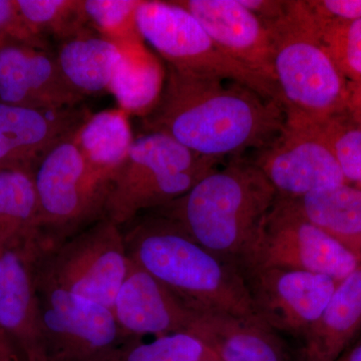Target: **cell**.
<instances>
[{
  "label": "cell",
  "mask_w": 361,
  "mask_h": 361,
  "mask_svg": "<svg viewBox=\"0 0 361 361\" xmlns=\"http://www.w3.org/2000/svg\"><path fill=\"white\" fill-rule=\"evenodd\" d=\"M284 125L277 102L237 82L180 73L171 66L158 104L142 118L146 132L170 135L190 151L220 161L264 149Z\"/></svg>",
  "instance_id": "obj_1"
},
{
  "label": "cell",
  "mask_w": 361,
  "mask_h": 361,
  "mask_svg": "<svg viewBox=\"0 0 361 361\" xmlns=\"http://www.w3.org/2000/svg\"><path fill=\"white\" fill-rule=\"evenodd\" d=\"M275 199L276 192L253 161L239 157L180 198L149 212L171 221L198 245L238 267Z\"/></svg>",
  "instance_id": "obj_3"
},
{
  "label": "cell",
  "mask_w": 361,
  "mask_h": 361,
  "mask_svg": "<svg viewBox=\"0 0 361 361\" xmlns=\"http://www.w3.org/2000/svg\"><path fill=\"white\" fill-rule=\"evenodd\" d=\"M242 6L248 9L266 25L277 20L286 11L287 1L281 0H238Z\"/></svg>",
  "instance_id": "obj_32"
},
{
  "label": "cell",
  "mask_w": 361,
  "mask_h": 361,
  "mask_svg": "<svg viewBox=\"0 0 361 361\" xmlns=\"http://www.w3.org/2000/svg\"><path fill=\"white\" fill-rule=\"evenodd\" d=\"M348 113L361 126V82H348Z\"/></svg>",
  "instance_id": "obj_33"
},
{
  "label": "cell",
  "mask_w": 361,
  "mask_h": 361,
  "mask_svg": "<svg viewBox=\"0 0 361 361\" xmlns=\"http://www.w3.org/2000/svg\"><path fill=\"white\" fill-rule=\"evenodd\" d=\"M315 30L346 80L361 82V20L322 25Z\"/></svg>",
  "instance_id": "obj_29"
},
{
  "label": "cell",
  "mask_w": 361,
  "mask_h": 361,
  "mask_svg": "<svg viewBox=\"0 0 361 361\" xmlns=\"http://www.w3.org/2000/svg\"><path fill=\"white\" fill-rule=\"evenodd\" d=\"M315 27L361 20V0H300Z\"/></svg>",
  "instance_id": "obj_31"
},
{
  "label": "cell",
  "mask_w": 361,
  "mask_h": 361,
  "mask_svg": "<svg viewBox=\"0 0 361 361\" xmlns=\"http://www.w3.org/2000/svg\"><path fill=\"white\" fill-rule=\"evenodd\" d=\"M4 252L32 261L44 254L35 180L23 171L0 170V255Z\"/></svg>",
  "instance_id": "obj_20"
},
{
  "label": "cell",
  "mask_w": 361,
  "mask_h": 361,
  "mask_svg": "<svg viewBox=\"0 0 361 361\" xmlns=\"http://www.w3.org/2000/svg\"><path fill=\"white\" fill-rule=\"evenodd\" d=\"M188 334L201 339L220 361H293L273 330L245 318L198 313Z\"/></svg>",
  "instance_id": "obj_18"
},
{
  "label": "cell",
  "mask_w": 361,
  "mask_h": 361,
  "mask_svg": "<svg viewBox=\"0 0 361 361\" xmlns=\"http://www.w3.org/2000/svg\"><path fill=\"white\" fill-rule=\"evenodd\" d=\"M0 40L49 51L47 39L30 27L16 0H0Z\"/></svg>",
  "instance_id": "obj_30"
},
{
  "label": "cell",
  "mask_w": 361,
  "mask_h": 361,
  "mask_svg": "<svg viewBox=\"0 0 361 361\" xmlns=\"http://www.w3.org/2000/svg\"><path fill=\"white\" fill-rule=\"evenodd\" d=\"M106 361H220L201 339L188 334H167L141 343L133 339L123 343Z\"/></svg>",
  "instance_id": "obj_26"
},
{
  "label": "cell",
  "mask_w": 361,
  "mask_h": 361,
  "mask_svg": "<svg viewBox=\"0 0 361 361\" xmlns=\"http://www.w3.org/2000/svg\"><path fill=\"white\" fill-rule=\"evenodd\" d=\"M177 2L201 23L221 51L274 82L269 30L238 0Z\"/></svg>",
  "instance_id": "obj_16"
},
{
  "label": "cell",
  "mask_w": 361,
  "mask_h": 361,
  "mask_svg": "<svg viewBox=\"0 0 361 361\" xmlns=\"http://www.w3.org/2000/svg\"><path fill=\"white\" fill-rule=\"evenodd\" d=\"M35 263L16 252L0 255V326L23 361H49Z\"/></svg>",
  "instance_id": "obj_17"
},
{
  "label": "cell",
  "mask_w": 361,
  "mask_h": 361,
  "mask_svg": "<svg viewBox=\"0 0 361 361\" xmlns=\"http://www.w3.org/2000/svg\"><path fill=\"white\" fill-rule=\"evenodd\" d=\"M118 47L122 56L108 92L115 97L118 109L129 116L145 118L158 104L167 73L144 40Z\"/></svg>",
  "instance_id": "obj_22"
},
{
  "label": "cell",
  "mask_w": 361,
  "mask_h": 361,
  "mask_svg": "<svg viewBox=\"0 0 361 361\" xmlns=\"http://www.w3.org/2000/svg\"><path fill=\"white\" fill-rule=\"evenodd\" d=\"M75 135L54 147L33 174L44 255L106 218L111 184L87 165Z\"/></svg>",
  "instance_id": "obj_6"
},
{
  "label": "cell",
  "mask_w": 361,
  "mask_h": 361,
  "mask_svg": "<svg viewBox=\"0 0 361 361\" xmlns=\"http://www.w3.org/2000/svg\"><path fill=\"white\" fill-rule=\"evenodd\" d=\"M266 26L285 125L317 127L345 113L348 82L330 58L300 0L287 1L283 16Z\"/></svg>",
  "instance_id": "obj_4"
},
{
  "label": "cell",
  "mask_w": 361,
  "mask_h": 361,
  "mask_svg": "<svg viewBox=\"0 0 361 361\" xmlns=\"http://www.w3.org/2000/svg\"><path fill=\"white\" fill-rule=\"evenodd\" d=\"M129 265L122 226L106 217L42 256L35 263V281L113 310Z\"/></svg>",
  "instance_id": "obj_8"
},
{
  "label": "cell",
  "mask_w": 361,
  "mask_h": 361,
  "mask_svg": "<svg viewBox=\"0 0 361 361\" xmlns=\"http://www.w3.org/2000/svg\"><path fill=\"white\" fill-rule=\"evenodd\" d=\"M281 200L303 219L361 258L360 188L345 183L299 198Z\"/></svg>",
  "instance_id": "obj_21"
},
{
  "label": "cell",
  "mask_w": 361,
  "mask_h": 361,
  "mask_svg": "<svg viewBox=\"0 0 361 361\" xmlns=\"http://www.w3.org/2000/svg\"><path fill=\"white\" fill-rule=\"evenodd\" d=\"M142 0H84L85 16L92 30L116 45L142 42L137 11Z\"/></svg>",
  "instance_id": "obj_27"
},
{
  "label": "cell",
  "mask_w": 361,
  "mask_h": 361,
  "mask_svg": "<svg viewBox=\"0 0 361 361\" xmlns=\"http://www.w3.org/2000/svg\"><path fill=\"white\" fill-rule=\"evenodd\" d=\"M221 163L190 151L157 132L135 137L127 160L111 182L106 217L123 226L180 198Z\"/></svg>",
  "instance_id": "obj_5"
},
{
  "label": "cell",
  "mask_w": 361,
  "mask_h": 361,
  "mask_svg": "<svg viewBox=\"0 0 361 361\" xmlns=\"http://www.w3.org/2000/svg\"><path fill=\"white\" fill-rule=\"evenodd\" d=\"M75 141L90 168L111 184L135 141L129 115L121 109L90 115L75 133Z\"/></svg>",
  "instance_id": "obj_24"
},
{
  "label": "cell",
  "mask_w": 361,
  "mask_h": 361,
  "mask_svg": "<svg viewBox=\"0 0 361 361\" xmlns=\"http://www.w3.org/2000/svg\"><path fill=\"white\" fill-rule=\"evenodd\" d=\"M253 163L277 198L296 199L348 183L317 127L284 125L281 134L258 151Z\"/></svg>",
  "instance_id": "obj_12"
},
{
  "label": "cell",
  "mask_w": 361,
  "mask_h": 361,
  "mask_svg": "<svg viewBox=\"0 0 361 361\" xmlns=\"http://www.w3.org/2000/svg\"><path fill=\"white\" fill-rule=\"evenodd\" d=\"M361 331V263L336 285L322 314L302 337L303 361H334Z\"/></svg>",
  "instance_id": "obj_19"
},
{
  "label": "cell",
  "mask_w": 361,
  "mask_h": 361,
  "mask_svg": "<svg viewBox=\"0 0 361 361\" xmlns=\"http://www.w3.org/2000/svg\"><path fill=\"white\" fill-rule=\"evenodd\" d=\"M0 361H23L18 349L0 326Z\"/></svg>",
  "instance_id": "obj_34"
},
{
  "label": "cell",
  "mask_w": 361,
  "mask_h": 361,
  "mask_svg": "<svg viewBox=\"0 0 361 361\" xmlns=\"http://www.w3.org/2000/svg\"><path fill=\"white\" fill-rule=\"evenodd\" d=\"M122 228L130 260L190 310L262 323L236 265L214 255L171 221L154 213L141 214Z\"/></svg>",
  "instance_id": "obj_2"
},
{
  "label": "cell",
  "mask_w": 361,
  "mask_h": 361,
  "mask_svg": "<svg viewBox=\"0 0 361 361\" xmlns=\"http://www.w3.org/2000/svg\"><path fill=\"white\" fill-rule=\"evenodd\" d=\"M90 116L78 106L52 111L0 103V170L35 174L44 157Z\"/></svg>",
  "instance_id": "obj_14"
},
{
  "label": "cell",
  "mask_w": 361,
  "mask_h": 361,
  "mask_svg": "<svg viewBox=\"0 0 361 361\" xmlns=\"http://www.w3.org/2000/svg\"><path fill=\"white\" fill-rule=\"evenodd\" d=\"M56 56L68 84L85 97L108 92L122 52L90 27L61 42Z\"/></svg>",
  "instance_id": "obj_23"
},
{
  "label": "cell",
  "mask_w": 361,
  "mask_h": 361,
  "mask_svg": "<svg viewBox=\"0 0 361 361\" xmlns=\"http://www.w3.org/2000/svg\"><path fill=\"white\" fill-rule=\"evenodd\" d=\"M348 184L361 189V126L348 111L318 126Z\"/></svg>",
  "instance_id": "obj_28"
},
{
  "label": "cell",
  "mask_w": 361,
  "mask_h": 361,
  "mask_svg": "<svg viewBox=\"0 0 361 361\" xmlns=\"http://www.w3.org/2000/svg\"><path fill=\"white\" fill-rule=\"evenodd\" d=\"M137 26L142 40L180 73L229 80L280 104L274 82L228 56L177 1L142 0Z\"/></svg>",
  "instance_id": "obj_7"
},
{
  "label": "cell",
  "mask_w": 361,
  "mask_h": 361,
  "mask_svg": "<svg viewBox=\"0 0 361 361\" xmlns=\"http://www.w3.org/2000/svg\"><path fill=\"white\" fill-rule=\"evenodd\" d=\"M241 273L259 320L274 332L301 338L322 314L338 283L325 275L283 268Z\"/></svg>",
  "instance_id": "obj_11"
},
{
  "label": "cell",
  "mask_w": 361,
  "mask_h": 361,
  "mask_svg": "<svg viewBox=\"0 0 361 361\" xmlns=\"http://www.w3.org/2000/svg\"><path fill=\"white\" fill-rule=\"evenodd\" d=\"M113 312L128 341L146 334L188 332L198 314L132 260Z\"/></svg>",
  "instance_id": "obj_15"
},
{
  "label": "cell",
  "mask_w": 361,
  "mask_h": 361,
  "mask_svg": "<svg viewBox=\"0 0 361 361\" xmlns=\"http://www.w3.org/2000/svg\"><path fill=\"white\" fill-rule=\"evenodd\" d=\"M361 258L275 199L239 262V270L283 268L325 275L341 282Z\"/></svg>",
  "instance_id": "obj_9"
},
{
  "label": "cell",
  "mask_w": 361,
  "mask_h": 361,
  "mask_svg": "<svg viewBox=\"0 0 361 361\" xmlns=\"http://www.w3.org/2000/svg\"><path fill=\"white\" fill-rule=\"evenodd\" d=\"M37 285L49 361H106L128 342L110 308L63 289Z\"/></svg>",
  "instance_id": "obj_10"
},
{
  "label": "cell",
  "mask_w": 361,
  "mask_h": 361,
  "mask_svg": "<svg viewBox=\"0 0 361 361\" xmlns=\"http://www.w3.org/2000/svg\"><path fill=\"white\" fill-rule=\"evenodd\" d=\"M30 27L42 37L59 42L90 28L84 0H16Z\"/></svg>",
  "instance_id": "obj_25"
},
{
  "label": "cell",
  "mask_w": 361,
  "mask_h": 361,
  "mask_svg": "<svg viewBox=\"0 0 361 361\" xmlns=\"http://www.w3.org/2000/svg\"><path fill=\"white\" fill-rule=\"evenodd\" d=\"M334 361H361V342L350 348Z\"/></svg>",
  "instance_id": "obj_35"
},
{
  "label": "cell",
  "mask_w": 361,
  "mask_h": 361,
  "mask_svg": "<svg viewBox=\"0 0 361 361\" xmlns=\"http://www.w3.org/2000/svg\"><path fill=\"white\" fill-rule=\"evenodd\" d=\"M85 99L66 80L56 54L0 40V103L58 111Z\"/></svg>",
  "instance_id": "obj_13"
}]
</instances>
